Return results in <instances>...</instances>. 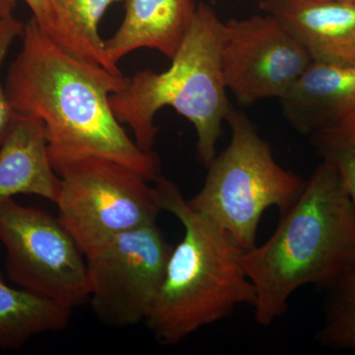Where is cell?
Segmentation results:
<instances>
[{"instance_id": "6da1fadb", "label": "cell", "mask_w": 355, "mask_h": 355, "mask_svg": "<svg viewBox=\"0 0 355 355\" xmlns=\"http://www.w3.org/2000/svg\"><path fill=\"white\" fill-rule=\"evenodd\" d=\"M21 39L4 90L16 113L44 121L55 171L79 159L101 157L154 183L162 175L160 158L130 139L110 105V96L123 88L128 77L69 55L33 18Z\"/></svg>"}, {"instance_id": "7a4b0ae2", "label": "cell", "mask_w": 355, "mask_h": 355, "mask_svg": "<svg viewBox=\"0 0 355 355\" xmlns=\"http://www.w3.org/2000/svg\"><path fill=\"white\" fill-rule=\"evenodd\" d=\"M355 263V202L331 163L323 161L296 202L260 247L243 254L256 289L254 316L270 326L301 287L324 288Z\"/></svg>"}, {"instance_id": "3957f363", "label": "cell", "mask_w": 355, "mask_h": 355, "mask_svg": "<svg viewBox=\"0 0 355 355\" xmlns=\"http://www.w3.org/2000/svg\"><path fill=\"white\" fill-rule=\"evenodd\" d=\"M162 210L176 216L184 237L173 248L164 279L146 323L161 345H175L202 327L256 304L243 249L225 230L193 210L176 184L154 182Z\"/></svg>"}, {"instance_id": "277c9868", "label": "cell", "mask_w": 355, "mask_h": 355, "mask_svg": "<svg viewBox=\"0 0 355 355\" xmlns=\"http://www.w3.org/2000/svg\"><path fill=\"white\" fill-rule=\"evenodd\" d=\"M221 23L211 7L198 4L171 65L162 72H137L110 96L114 116L132 130L135 142L144 151H153L159 132L154 125L156 114L171 107L195 127L200 162L207 167L216 157L222 123L232 107L220 67Z\"/></svg>"}, {"instance_id": "5b68a950", "label": "cell", "mask_w": 355, "mask_h": 355, "mask_svg": "<svg viewBox=\"0 0 355 355\" xmlns=\"http://www.w3.org/2000/svg\"><path fill=\"white\" fill-rule=\"evenodd\" d=\"M225 121L231 128L230 142L207 166L202 188L188 203L247 252L257 246L263 212L277 207L284 214L300 196L305 182L277 164L246 114L232 106Z\"/></svg>"}, {"instance_id": "8992f818", "label": "cell", "mask_w": 355, "mask_h": 355, "mask_svg": "<svg viewBox=\"0 0 355 355\" xmlns=\"http://www.w3.org/2000/svg\"><path fill=\"white\" fill-rule=\"evenodd\" d=\"M55 173L60 178L58 218L84 254L116 235L157 221L162 211L155 186L109 159H79Z\"/></svg>"}, {"instance_id": "52a82bcc", "label": "cell", "mask_w": 355, "mask_h": 355, "mask_svg": "<svg viewBox=\"0 0 355 355\" xmlns=\"http://www.w3.org/2000/svg\"><path fill=\"white\" fill-rule=\"evenodd\" d=\"M0 242L21 288L72 310L89 298L85 254L58 217L10 198L0 205Z\"/></svg>"}, {"instance_id": "ba28073f", "label": "cell", "mask_w": 355, "mask_h": 355, "mask_svg": "<svg viewBox=\"0 0 355 355\" xmlns=\"http://www.w3.org/2000/svg\"><path fill=\"white\" fill-rule=\"evenodd\" d=\"M172 249L155 221L86 253L89 299L98 319L116 328L146 322Z\"/></svg>"}, {"instance_id": "9c48e42d", "label": "cell", "mask_w": 355, "mask_h": 355, "mask_svg": "<svg viewBox=\"0 0 355 355\" xmlns=\"http://www.w3.org/2000/svg\"><path fill=\"white\" fill-rule=\"evenodd\" d=\"M219 39L224 84L242 106L282 98L312 62L270 14L222 22Z\"/></svg>"}, {"instance_id": "30bf717a", "label": "cell", "mask_w": 355, "mask_h": 355, "mask_svg": "<svg viewBox=\"0 0 355 355\" xmlns=\"http://www.w3.org/2000/svg\"><path fill=\"white\" fill-rule=\"evenodd\" d=\"M314 62L355 67V1L261 0Z\"/></svg>"}, {"instance_id": "8fae6325", "label": "cell", "mask_w": 355, "mask_h": 355, "mask_svg": "<svg viewBox=\"0 0 355 355\" xmlns=\"http://www.w3.org/2000/svg\"><path fill=\"white\" fill-rule=\"evenodd\" d=\"M60 189L44 121L17 114L0 146V205L19 195L38 196L55 205Z\"/></svg>"}, {"instance_id": "7c38bea8", "label": "cell", "mask_w": 355, "mask_h": 355, "mask_svg": "<svg viewBox=\"0 0 355 355\" xmlns=\"http://www.w3.org/2000/svg\"><path fill=\"white\" fill-rule=\"evenodd\" d=\"M279 99L288 123L311 137L355 109V67L312 62Z\"/></svg>"}, {"instance_id": "4fadbf2b", "label": "cell", "mask_w": 355, "mask_h": 355, "mask_svg": "<svg viewBox=\"0 0 355 355\" xmlns=\"http://www.w3.org/2000/svg\"><path fill=\"white\" fill-rule=\"evenodd\" d=\"M123 22L105 41L107 55L119 67L121 58L139 49H153L170 60L190 30L197 11L193 0H125Z\"/></svg>"}, {"instance_id": "5bb4252c", "label": "cell", "mask_w": 355, "mask_h": 355, "mask_svg": "<svg viewBox=\"0 0 355 355\" xmlns=\"http://www.w3.org/2000/svg\"><path fill=\"white\" fill-rule=\"evenodd\" d=\"M71 313L51 299L7 286L0 272V349H19L34 336L64 330Z\"/></svg>"}, {"instance_id": "9a60e30c", "label": "cell", "mask_w": 355, "mask_h": 355, "mask_svg": "<svg viewBox=\"0 0 355 355\" xmlns=\"http://www.w3.org/2000/svg\"><path fill=\"white\" fill-rule=\"evenodd\" d=\"M121 1L125 0H53L58 28L55 44L73 57L123 74L109 60L105 41L98 31L107 9Z\"/></svg>"}, {"instance_id": "2e32d148", "label": "cell", "mask_w": 355, "mask_h": 355, "mask_svg": "<svg viewBox=\"0 0 355 355\" xmlns=\"http://www.w3.org/2000/svg\"><path fill=\"white\" fill-rule=\"evenodd\" d=\"M324 289V320L318 342L333 349H355V263Z\"/></svg>"}, {"instance_id": "e0dca14e", "label": "cell", "mask_w": 355, "mask_h": 355, "mask_svg": "<svg viewBox=\"0 0 355 355\" xmlns=\"http://www.w3.org/2000/svg\"><path fill=\"white\" fill-rule=\"evenodd\" d=\"M324 161L336 168L355 202V109L311 135Z\"/></svg>"}, {"instance_id": "ac0fdd59", "label": "cell", "mask_w": 355, "mask_h": 355, "mask_svg": "<svg viewBox=\"0 0 355 355\" xmlns=\"http://www.w3.org/2000/svg\"><path fill=\"white\" fill-rule=\"evenodd\" d=\"M25 24L13 14L0 18V69L10 51L11 46L24 31ZM17 113L9 103L3 83L0 81V146L15 121Z\"/></svg>"}, {"instance_id": "d6986e66", "label": "cell", "mask_w": 355, "mask_h": 355, "mask_svg": "<svg viewBox=\"0 0 355 355\" xmlns=\"http://www.w3.org/2000/svg\"><path fill=\"white\" fill-rule=\"evenodd\" d=\"M23 1L29 7L32 12V18L36 21L40 29L55 43L58 38V28L53 0H23Z\"/></svg>"}, {"instance_id": "ffe728a7", "label": "cell", "mask_w": 355, "mask_h": 355, "mask_svg": "<svg viewBox=\"0 0 355 355\" xmlns=\"http://www.w3.org/2000/svg\"><path fill=\"white\" fill-rule=\"evenodd\" d=\"M17 6L16 0H0V18L13 14Z\"/></svg>"}, {"instance_id": "44dd1931", "label": "cell", "mask_w": 355, "mask_h": 355, "mask_svg": "<svg viewBox=\"0 0 355 355\" xmlns=\"http://www.w3.org/2000/svg\"><path fill=\"white\" fill-rule=\"evenodd\" d=\"M345 1H355V0H345Z\"/></svg>"}]
</instances>
